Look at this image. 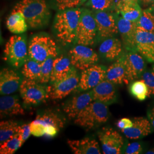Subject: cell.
I'll use <instances>...</instances> for the list:
<instances>
[{"mask_svg":"<svg viewBox=\"0 0 154 154\" xmlns=\"http://www.w3.org/2000/svg\"><path fill=\"white\" fill-rule=\"evenodd\" d=\"M82 9H69L58 12L53 23L55 36L63 45L75 42L77 28Z\"/></svg>","mask_w":154,"mask_h":154,"instance_id":"6da1fadb","label":"cell"},{"mask_svg":"<svg viewBox=\"0 0 154 154\" xmlns=\"http://www.w3.org/2000/svg\"><path fill=\"white\" fill-rule=\"evenodd\" d=\"M13 10L22 12L32 29L44 28L49 22L51 14L45 0H22Z\"/></svg>","mask_w":154,"mask_h":154,"instance_id":"7a4b0ae2","label":"cell"},{"mask_svg":"<svg viewBox=\"0 0 154 154\" xmlns=\"http://www.w3.org/2000/svg\"><path fill=\"white\" fill-rule=\"evenodd\" d=\"M107 106L103 102L93 100L74 119L75 124L91 130L105 123L109 118Z\"/></svg>","mask_w":154,"mask_h":154,"instance_id":"3957f363","label":"cell"},{"mask_svg":"<svg viewBox=\"0 0 154 154\" xmlns=\"http://www.w3.org/2000/svg\"><path fill=\"white\" fill-rule=\"evenodd\" d=\"M58 48L55 41L48 35L39 34L33 36L28 44V55L30 58L39 63L47 58L57 57Z\"/></svg>","mask_w":154,"mask_h":154,"instance_id":"277c9868","label":"cell"},{"mask_svg":"<svg viewBox=\"0 0 154 154\" xmlns=\"http://www.w3.org/2000/svg\"><path fill=\"white\" fill-rule=\"evenodd\" d=\"M28 46L25 35H13L6 44L4 60L15 69L22 67L28 60Z\"/></svg>","mask_w":154,"mask_h":154,"instance_id":"5b68a950","label":"cell"},{"mask_svg":"<svg viewBox=\"0 0 154 154\" xmlns=\"http://www.w3.org/2000/svg\"><path fill=\"white\" fill-rule=\"evenodd\" d=\"M98 41V29L93 12L82 9L77 28V45L92 46Z\"/></svg>","mask_w":154,"mask_h":154,"instance_id":"8992f818","label":"cell"},{"mask_svg":"<svg viewBox=\"0 0 154 154\" xmlns=\"http://www.w3.org/2000/svg\"><path fill=\"white\" fill-rule=\"evenodd\" d=\"M20 93L23 103L28 106L39 105L49 98L45 84L26 78L22 81Z\"/></svg>","mask_w":154,"mask_h":154,"instance_id":"52a82bcc","label":"cell"},{"mask_svg":"<svg viewBox=\"0 0 154 154\" xmlns=\"http://www.w3.org/2000/svg\"><path fill=\"white\" fill-rule=\"evenodd\" d=\"M77 69L72 66L65 77L48 86L49 97L51 99H62L77 89L79 82L80 75Z\"/></svg>","mask_w":154,"mask_h":154,"instance_id":"ba28073f","label":"cell"},{"mask_svg":"<svg viewBox=\"0 0 154 154\" xmlns=\"http://www.w3.org/2000/svg\"><path fill=\"white\" fill-rule=\"evenodd\" d=\"M93 14L98 29V41L114 37L119 33L115 14L109 11H94Z\"/></svg>","mask_w":154,"mask_h":154,"instance_id":"9c48e42d","label":"cell"},{"mask_svg":"<svg viewBox=\"0 0 154 154\" xmlns=\"http://www.w3.org/2000/svg\"><path fill=\"white\" fill-rule=\"evenodd\" d=\"M72 65L83 71L97 64L99 61L98 54L88 46L77 45L70 51Z\"/></svg>","mask_w":154,"mask_h":154,"instance_id":"30bf717a","label":"cell"},{"mask_svg":"<svg viewBox=\"0 0 154 154\" xmlns=\"http://www.w3.org/2000/svg\"><path fill=\"white\" fill-rule=\"evenodd\" d=\"M98 137L103 154H121L125 143L119 133L111 128H103L98 132Z\"/></svg>","mask_w":154,"mask_h":154,"instance_id":"8fae6325","label":"cell"},{"mask_svg":"<svg viewBox=\"0 0 154 154\" xmlns=\"http://www.w3.org/2000/svg\"><path fill=\"white\" fill-rule=\"evenodd\" d=\"M106 70L105 66L95 65L83 70L80 75L77 90L81 92L94 88L106 79Z\"/></svg>","mask_w":154,"mask_h":154,"instance_id":"7c38bea8","label":"cell"},{"mask_svg":"<svg viewBox=\"0 0 154 154\" xmlns=\"http://www.w3.org/2000/svg\"><path fill=\"white\" fill-rule=\"evenodd\" d=\"M134 51L149 62L154 63V33L137 28L134 37Z\"/></svg>","mask_w":154,"mask_h":154,"instance_id":"4fadbf2b","label":"cell"},{"mask_svg":"<svg viewBox=\"0 0 154 154\" xmlns=\"http://www.w3.org/2000/svg\"><path fill=\"white\" fill-rule=\"evenodd\" d=\"M122 55L129 82L133 81L141 77L146 67L143 57L134 50H127L126 53Z\"/></svg>","mask_w":154,"mask_h":154,"instance_id":"5bb4252c","label":"cell"},{"mask_svg":"<svg viewBox=\"0 0 154 154\" xmlns=\"http://www.w3.org/2000/svg\"><path fill=\"white\" fill-rule=\"evenodd\" d=\"M22 78L18 72L9 68L2 69L0 72V92L7 95L16 92L20 88Z\"/></svg>","mask_w":154,"mask_h":154,"instance_id":"9a60e30c","label":"cell"},{"mask_svg":"<svg viewBox=\"0 0 154 154\" xmlns=\"http://www.w3.org/2000/svg\"><path fill=\"white\" fill-rule=\"evenodd\" d=\"M93 101L91 91L75 96L67 101L63 110L69 119H75L78 114Z\"/></svg>","mask_w":154,"mask_h":154,"instance_id":"2e32d148","label":"cell"},{"mask_svg":"<svg viewBox=\"0 0 154 154\" xmlns=\"http://www.w3.org/2000/svg\"><path fill=\"white\" fill-rule=\"evenodd\" d=\"M115 14L119 33L121 35L124 46L127 50H134V37L137 28V22H132Z\"/></svg>","mask_w":154,"mask_h":154,"instance_id":"e0dca14e","label":"cell"},{"mask_svg":"<svg viewBox=\"0 0 154 154\" xmlns=\"http://www.w3.org/2000/svg\"><path fill=\"white\" fill-rule=\"evenodd\" d=\"M115 84L105 79L94 88L91 89L93 100L99 101L109 105L116 102V92Z\"/></svg>","mask_w":154,"mask_h":154,"instance_id":"ac0fdd59","label":"cell"},{"mask_svg":"<svg viewBox=\"0 0 154 154\" xmlns=\"http://www.w3.org/2000/svg\"><path fill=\"white\" fill-rule=\"evenodd\" d=\"M131 127L121 130L127 138L131 139H138L145 137L152 132V127L150 121L143 117L134 118L132 119Z\"/></svg>","mask_w":154,"mask_h":154,"instance_id":"d6986e66","label":"cell"},{"mask_svg":"<svg viewBox=\"0 0 154 154\" xmlns=\"http://www.w3.org/2000/svg\"><path fill=\"white\" fill-rule=\"evenodd\" d=\"M106 79L115 85L128 84L130 82L127 76L126 67L123 55L109 66L106 70Z\"/></svg>","mask_w":154,"mask_h":154,"instance_id":"ffe728a7","label":"cell"},{"mask_svg":"<svg viewBox=\"0 0 154 154\" xmlns=\"http://www.w3.org/2000/svg\"><path fill=\"white\" fill-rule=\"evenodd\" d=\"M99 54L106 61L117 60L122 53V44L119 39L111 37L102 41L99 48Z\"/></svg>","mask_w":154,"mask_h":154,"instance_id":"44dd1931","label":"cell"},{"mask_svg":"<svg viewBox=\"0 0 154 154\" xmlns=\"http://www.w3.org/2000/svg\"><path fill=\"white\" fill-rule=\"evenodd\" d=\"M67 143L74 154H100L99 144L95 139L86 137L81 140L69 139Z\"/></svg>","mask_w":154,"mask_h":154,"instance_id":"7402d4cb","label":"cell"},{"mask_svg":"<svg viewBox=\"0 0 154 154\" xmlns=\"http://www.w3.org/2000/svg\"><path fill=\"white\" fill-rule=\"evenodd\" d=\"M0 112L1 118L25 114L18 96L8 95L0 98Z\"/></svg>","mask_w":154,"mask_h":154,"instance_id":"603a6c76","label":"cell"},{"mask_svg":"<svg viewBox=\"0 0 154 154\" xmlns=\"http://www.w3.org/2000/svg\"><path fill=\"white\" fill-rule=\"evenodd\" d=\"M116 9L124 18L134 22L138 21L143 12L139 2L124 3L117 1Z\"/></svg>","mask_w":154,"mask_h":154,"instance_id":"cb8c5ba5","label":"cell"},{"mask_svg":"<svg viewBox=\"0 0 154 154\" xmlns=\"http://www.w3.org/2000/svg\"><path fill=\"white\" fill-rule=\"evenodd\" d=\"M72 66L70 59L69 58L64 56L57 57L54 61L50 84L65 77L71 70Z\"/></svg>","mask_w":154,"mask_h":154,"instance_id":"d4e9b609","label":"cell"},{"mask_svg":"<svg viewBox=\"0 0 154 154\" xmlns=\"http://www.w3.org/2000/svg\"><path fill=\"white\" fill-rule=\"evenodd\" d=\"M28 23L22 12L13 10L6 21L8 29L14 34H19L25 32L28 29Z\"/></svg>","mask_w":154,"mask_h":154,"instance_id":"484cf974","label":"cell"},{"mask_svg":"<svg viewBox=\"0 0 154 154\" xmlns=\"http://www.w3.org/2000/svg\"><path fill=\"white\" fill-rule=\"evenodd\" d=\"M41 70V63L29 57L22 67L21 74L25 78L39 82Z\"/></svg>","mask_w":154,"mask_h":154,"instance_id":"4316f807","label":"cell"},{"mask_svg":"<svg viewBox=\"0 0 154 154\" xmlns=\"http://www.w3.org/2000/svg\"><path fill=\"white\" fill-rule=\"evenodd\" d=\"M35 119L41 122L45 127L48 125H53L59 130L65 125V122L61 116L51 111H46L39 114Z\"/></svg>","mask_w":154,"mask_h":154,"instance_id":"83f0119b","label":"cell"},{"mask_svg":"<svg viewBox=\"0 0 154 154\" xmlns=\"http://www.w3.org/2000/svg\"><path fill=\"white\" fill-rule=\"evenodd\" d=\"M19 125L13 121H3L0 123V144L11 138L18 132Z\"/></svg>","mask_w":154,"mask_h":154,"instance_id":"f1b7e54d","label":"cell"},{"mask_svg":"<svg viewBox=\"0 0 154 154\" xmlns=\"http://www.w3.org/2000/svg\"><path fill=\"white\" fill-rule=\"evenodd\" d=\"M23 144L19 135L16 134L11 138L1 144L0 154H13L20 149Z\"/></svg>","mask_w":154,"mask_h":154,"instance_id":"f546056e","label":"cell"},{"mask_svg":"<svg viewBox=\"0 0 154 154\" xmlns=\"http://www.w3.org/2000/svg\"><path fill=\"white\" fill-rule=\"evenodd\" d=\"M137 25V28L154 33V14L149 8L143 10Z\"/></svg>","mask_w":154,"mask_h":154,"instance_id":"4dcf8cb0","label":"cell"},{"mask_svg":"<svg viewBox=\"0 0 154 154\" xmlns=\"http://www.w3.org/2000/svg\"><path fill=\"white\" fill-rule=\"evenodd\" d=\"M130 91L133 97L140 101L149 97V89L142 79L133 82L130 86Z\"/></svg>","mask_w":154,"mask_h":154,"instance_id":"1f68e13d","label":"cell"},{"mask_svg":"<svg viewBox=\"0 0 154 154\" xmlns=\"http://www.w3.org/2000/svg\"><path fill=\"white\" fill-rule=\"evenodd\" d=\"M55 58L51 57L41 63V70L39 82L44 84L49 82Z\"/></svg>","mask_w":154,"mask_h":154,"instance_id":"d6a6232c","label":"cell"},{"mask_svg":"<svg viewBox=\"0 0 154 154\" xmlns=\"http://www.w3.org/2000/svg\"><path fill=\"white\" fill-rule=\"evenodd\" d=\"M87 5L94 11H109L116 8L115 0H88Z\"/></svg>","mask_w":154,"mask_h":154,"instance_id":"836d02e7","label":"cell"},{"mask_svg":"<svg viewBox=\"0 0 154 154\" xmlns=\"http://www.w3.org/2000/svg\"><path fill=\"white\" fill-rule=\"evenodd\" d=\"M57 8L60 11L75 8L82 4V0H54Z\"/></svg>","mask_w":154,"mask_h":154,"instance_id":"e575fe53","label":"cell"},{"mask_svg":"<svg viewBox=\"0 0 154 154\" xmlns=\"http://www.w3.org/2000/svg\"><path fill=\"white\" fill-rule=\"evenodd\" d=\"M142 79L146 84L149 89V97L154 95V71L145 72L142 75Z\"/></svg>","mask_w":154,"mask_h":154,"instance_id":"d590c367","label":"cell"},{"mask_svg":"<svg viewBox=\"0 0 154 154\" xmlns=\"http://www.w3.org/2000/svg\"><path fill=\"white\" fill-rule=\"evenodd\" d=\"M32 134L37 137H41L45 135V125L41 122L35 119L30 124Z\"/></svg>","mask_w":154,"mask_h":154,"instance_id":"8d00e7d4","label":"cell"},{"mask_svg":"<svg viewBox=\"0 0 154 154\" xmlns=\"http://www.w3.org/2000/svg\"><path fill=\"white\" fill-rule=\"evenodd\" d=\"M143 150V147L140 143L139 142L128 144L127 146H123L122 151L125 154H138L141 153Z\"/></svg>","mask_w":154,"mask_h":154,"instance_id":"74e56055","label":"cell"},{"mask_svg":"<svg viewBox=\"0 0 154 154\" xmlns=\"http://www.w3.org/2000/svg\"><path fill=\"white\" fill-rule=\"evenodd\" d=\"M18 134L20 136V138L22 140L23 144L25 143L27 140L30 135L32 134L30 125L28 124H23L21 126H19L18 129Z\"/></svg>","mask_w":154,"mask_h":154,"instance_id":"f35d334b","label":"cell"},{"mask_svg":"<svg viewBox=\"0 0 154 154\" xmlns=\"http://www.w3.org/2000/svg\"><path fill=\"white\" fill-rule=\"evenodd\" d=\"M133 125L132 120L128 118H122L116 123V126L120 130L126 129L131 127Z\"/></svg>","mask_w":154,"mask_h":154,"instance_id":"ab89813d","label":"cell"},{"mask_svg":"<svg viewBox=\"0 0 154 154\" xmlns=\"http://www.w3.org/2000/svg\"><path fill=\"white\" fill-rule=\"evenodd\" d=\"M60 130L53 125H48L45 127V135L48 138H53L55 137Z\"/></svg>","mask_w":154,"mask_h":154,"instance_id":"60d3db41","label":"cell"},{"mask_svg":"<svg viewBox=\"0 0 154 154\" xmlns=\"http://www.w3.org/2000/svg\"><path fill=\"white\" fill-rule=\"evenodd\" d=\"M139 4L144 10L152 5L154 4V0H139Z\"/></svg>","mask_w":154,"mask_h":154,"instance_id":"b9f144b4","label":"cell"},{"mask_svg":"<svg viewBox=\"0 0 154 154\" xmlns=\"http://www.w3.org/2000/svg\"><path fill=\"white\" fill-rule=\"evenodd\" d=\"M148 118L149 121L151 122V124L154 130V106H153L148 112Z\"/></svg>","mask_w":154,"mask_h":154,"instance_id":"7bdbcfd3","label":"cell"},{"mask_svg":"<svg viewBox=\"0 0 154 154\" xmlns=\"http://www.w3.org/2000/svg\"><path fill=\"white\" fill-rule=\"evenodd\" d=\"M118 1L124 2V3H128V2H139V0H118Z\"/></svg>","mask_w":154,"mask_h":154,"instance_id":"ee69618b","label":"cell"},{"mask_svg":"<svg viewBox=\"0 0 154 154\" xmlns=\"http://www.w3.org/2000/svg\"><path fill=\"white\" fill-rule=\"evenodd\" d=\"M147 154H154V149H151L150 150L148 151L147 152H146Z\"/></svg>","mask_w":154,"mask_h":154,"instance_id":"f6af8a7d","label":"cell"},{"mask_svg":"<svg viewBox=\"0 0 154 154\" xmlns=\"http://www.w3.org/2000/svg\"><path fill=\"white\" fill-rule=\"evenodd\" d=\"M149 9L151 11H152V13L154 14V4L151 7L149 8Z\"/></svg>","mask_w":154,"mask_h":154,"instance_id":"bcb514c9","label":"cell"},{"mask_svg":"<svg viewBox=\"0 0 154 154\" xmlns=\"http://www.w3.org/2000/svg\"><path fill=\"white\" fill-rule=\"evenodd\" d=\"M86 1V0H82V4L83 2H85Z\"/></svg>","mask_w":154,"mask_h":154,"instance_id":"7dc6e473","label":"cell"},{"mask_svg":"<svg viewBox=\"0 0 154 154\" xmlns=\"http://www.w3.org/2000/svg\"><path fill=\"white\" fill-rule=\"evenodd\" d=\"M152 69H153V71H154V65H153V67H152Z\"/></svg>","mask_w":154,"mask_h":154,"instance_id":"c3c4849f","label":"cell"}]
</instances>
